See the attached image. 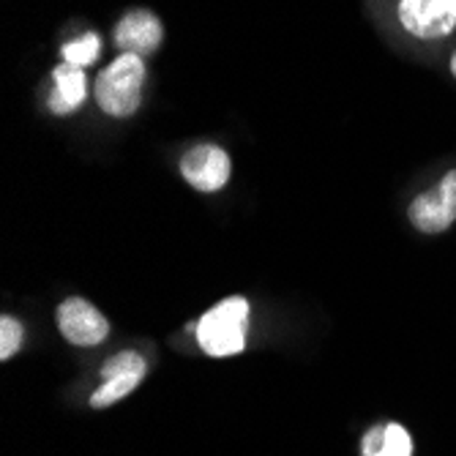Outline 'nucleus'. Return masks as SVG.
Wrapping results in <instances>:
<instances>
[{
  "mask_svg": "<svg viewBox=\"0 0 456 456\" xmlns=\"http://www.w3.org/2000/svg\"><path fill=\"white\" fill-rule=\"evenodd\" d=\"M396 17L412 38H445L456 30V0H399Z\"/></svg>",
  "mask_w": 456,
  "mask_h": 456,
  "instance_id": "7ed1b4c3",
  "label": "nucleus"
},
{
  "mask_svg": "<svg viewBox=\"0 0 456 456\" xmlns=\"http://www.w3.org/2000/svg\"><path fill=\"white\" fill-rule=\"evenodd\" d=\"M99 53H102V38L96 33H82L79 38L69 41V45H63V50H61L63 61L71 66H79V69L91 66L99 58Z\"/></svg>",
  "mask_w": 456,
  "mask_h": 456,
  "instance_id": "9b49d317",
  "label": "nucleus"
},
{
  "mask_svg": "<svg viewBox=\"0 0 456 456\" xmlns=\"http://www.w3.org/2000/svg\"><path fill=\"white\" fill-rule=\"evenodd\" d=\"M145 63L134 53L118 55L96 79V102L112 118H129L142 102Z\"/></svg>",
  "mask_w": 456,
  "mask_h": 456,
  "instance_id": "f257e3e1",
  "label": "nucleus"
},
{
  "mask_svg": "<svg viewBox=\"0 0 456 456\" xmlns=\"http://www.w3.org/2000/svg\"><path fill=\"white\" fill-rule=\"evenodd\" d=\"M451 71H453V77H456V53L451 55Z\"/></svg>",
  "mask_w": 456,
  "mask_h": 456,
  "instance_id": "4468645a",
  "label": "nucleus"
},
{
  "mask_svg": "<svg viewBox=\"0 0 456 456\" xmlns=\"http://www.w3.org/2000/svg\"><path fill=\"white\" fill-rule=\"evenodd\" d=\"M246 328L248 301L232 296L202 314V320L197 322V342L211 358L238 355L246 347Z\"/></svg>",
  "mask_w": 456,
  "mask_h": 456,
  "instance_id": "f03ea898",
  "label": "nucleus"
},
{
  "mask_svg": "<svg viewBox=\"0 0 456 456\" xmlns=\"http://www.w3.org/2000/svg\"><path fill=\"white\" fill-rule=\"evenodd\" d=\"M164 38V28L153 12L134 9L123 14L115 25V45L120 53H134V55H153Z\"/></svg>",
  "mask_w": 456,
  "mask_h": 456,
  "instance_id": "0eeeda50",
  "label": "nucleus"
},
{
  "mask_svg": "<svg viewBox=\"0 0 456 456\" xmlns=\"http://www.w3.org/2000/svg\"><path fill=\"white\" fill-rule=\"evenodd\" d=\"M22 345V325L14 317H4L0 320V358L9 361Z\"/></svg>",
  "mask_w": 456,
  "mask_h": 456,
  "instance_id": "f8f14e48",
  "label": "nucleus"
},
{
  "mask_svg": "<svg viewBox=\"0 0 456 456\" xmlns=\"http://www.w3.org/2000/svg\"><path fill=\"white\" fill-rule=\"evenodd\" d=\"M181 173H183L186 183L194 186L197 191H219L230 181L232 161L224 148H219L214 142H202V145H194L183 156Z\"/></svg>",
  "mask_w": 456,
  "mask_h": 456,
  "instance_id": "39448f33",
  "label": "nucleus"
},
{
  "mask_svg": "<svg viewBox=\"0 0 456 456\" xmlns=\"http://www.w3.org/2000/svg\"><path fill=\"white\" fill-rule=\"evenodd\" d=\"M142 378H145V371H123V375L104 378V383L99 386V391L91 396V407L102 410V407L115 404L123 396H129L142 383Z\"/></svg>",
  "mask_w": 456,
  "mask_h": 456,
  "instance_id": "9d476101",
  "label": "nucleus"
},
{
  "mask_svg": "<svg viewBox=\"0 0 456 456\" xmlns=\"http://www.w3.org/2000/svg\"><path fill=\"white\" fill-rule=\"evenodd\" d=\"M88 96V77L86 69L61 63L53 71V94H50V110L55 115H71Z\"/></svg>",
  "mask_w": 456,
  "mask_h": 456,
  "instance_id": "6e6552de",
  "label": "nucleus"
},
{
  "mask_svg": "<svg viewBox=\"0 0 456 456\" xmlns=\"http://www.w3.org/2000/svg\"><path fill=\"white\" fill-rule=\"evenodd\" d=\"M363 456H412V437L402 424H380L366 432Z\"/></svg>",
  "mask_w": 456,
  "mask_h": 456,
  "instance_id": "1a4fd4ad",
  "label": "nucleus"
},
{
  "mask_svg": "<svg viewBox=\"0 0 456 456\" xmlns=\"http://www.w3.org/2000/svg\"><path fill=\"white\" fill-rule=\"evenodd\" d=\"M123 371H145V358L140 353H132V350L112 355L102 369V380L112 378V375H123Z\"/></svg>",
  "mask_w": 456,
  "mask_h": 456,
  "instance_id": "ddd939ff",
  "label": "nucleus"
},
{
  "mask_svg": "<svg viewBox=\"0 0 456 456\" xmlns=\"http://www.w3.org/2000/svg\"><path fill=\"white\" fill-rule=\"evenodd\" d=\"M410 219L421 232H443L456 222V170L445 173L437 189L412 200Z\"/></svg>",
  "mask_w": 456,
  "mask_h": 456,
  "instance_id": "20e7f679",
  "label": "nucleus"
},
{
  "mask_svg": "<svg viewBox=\"0 0 456 456\" xmlns=\"http://www.w3.org/2000/svg\"><path fill=\"white\" fill-rule=\"evenodd\" d=\"M58 328L71 345H79V347L102 345L110 334L107 317L94 304L82 298H69L58 306Z\"/></svg>",
  "mask_w": 456,
  "mask_h": 456,
  "instance_id": "423d86ee",
  "label": "nucleus"
}]
</instances>
